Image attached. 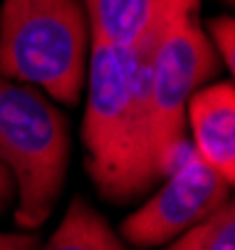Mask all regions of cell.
Masks as SVG:
<instances>
[{
  "label": "cell",
  "instance_id": "cell-1",
  "mask_svg": "<svg viewBox=\"0 0 235 250\" xmlns=\"http://www.w3.org/2000/svg\"><path fill=\"white\" fill-rule=\"evenodd\" d=\"M156 38L137 47H89L82 122L87 171L99 193L117 203L158 184L149 159L146 114L149 52Z\"/></svg>",
  "mask_w": 235,
  "mask_h": 250
},
{
  "label": "cell",
  "instance_id": "cell-2",
  "mask_svg": "<svg viewBox=\"0 0 235 250\" xmlns=\"http://www.w3.org/2000/svg\"><path fill=\"white\" fill-rule=\"evenodd\" d=\"M82 0H0V75L75 106L89 62Z\"/></svg>",
  "mask_w": 235,
  "mask_h": 250
},
{
  "label": "cell",
  "instance_id": "cell-3",
  "mask_svg": "<svg viewBox=\"0 0 235 250\" xmlns=\"http://www.w3.org/2000/svg\"><path fill=\"white\" fill-rule=\"evenodd\" d=\"M0 166L13 176L15 223L40 228L57 206L70 166V126L40 89L0 75Z\"/></svg>",
  "mask_w": 235,
  "mask_h": 250
},
{
  "label": "cell",
  "instance_id": "cell-4",
  "mask_svg": "<svg viewBox=\"0 0 235 250\" xmlns=\"http://www.w3.org/2000/svg\"><path fill=\"white\" fill-rule=\"evenodd\" d=\"M198 10H178L163 25L149 52V159L156 181L169 176L186 154L188 102L220 67Z\"/></svg>",
  "mask_w": 235,
  "mask_h": 250
},
{
  "label": "cell",
  "instance_id": "cell-5",
  "mask_svg": "<svg viewBox=\"0 0 235 250\" xmlns=\"http://www.w3.org/2000/svg\"><path fill=\"white\" fill-rule=\"evenodd\" d=\"M161 181V188L141 208L124 218V243L141 250L169 245L230 201V184H225L208 164L200 161L191 144L174 171Z\"/></svg>",
  "mask_w": 235,
  "mask_h": 250
},
{
  "label": "cell",
  "instance_id": "cell-6",
  "mask_svg": "<svg viewBox=\"0 0 235 250\" xmlns=\"http://www.w3.org/2000/svg\"><path fill=\"white\" fill-rule=\"evenodd\" d=\"M186 129H191V149L208 164L225 184L235 181V87L233 82H215L200 87L186 112Z\"/></svg>",
  "mask_w": 235,
  "mask_h": 250
},
{
  "label": "cell",
  "instance_id": "cell-7",
  "mask_svg": "<svg viewBox=\"0 0 235 250\" xmlns=\"http://www.w3.org/2000/svg\"><path fill=\"white\" fill-rule=\"evenodd\" d=\"M92 42L137 47L161 32L178 10L200 8V0H82Z\"/></svg>",
  "mask_w": 235,
  "mask_h": 250
},
{
  "label": "cell",
  "instance_id": "cell-8",
  "mask_svg": "<svg viewBox=\"0 0 235 250\" xmlns=\"http://www.w3.org/2000/svg\"><path fill=\"white\" fill-rule=\"evenodd\" d=\"M38 250H131L112 226L84 201L75 198L59 228Z\"/></svg>",
  "mask_w": 235,
  "mask_h": 250
},
{
  "label": "cell",
  "instance_id": "cell-9",
  "mask_svg": "<svg viewBox=\"0 0 235 250\" xmlns=\"http://www.w3.org/2000/svg\"><path fill=\"white\" fill-rule=\"evenodd\" d=\"M166 250H235V206L225 201L208 218L181 233Z\"/></svg>",
  "mask_w": 235,
  "mask_h": 250
},
{
  "label": "cell",
  "instance_id": "cell-10",
  "mask_svg": "<svg viewBox=\"0 0 235 250\" xmlns=\"http://www.w3.org/2000/svg\"><path fill=\"white\" fill-rule=\"evenodd\" d=\"M206 35L218 55V60L223 62V67L228 72H233L235 67V22L228 15L220 18H211L206 25Z\"/></svg>",
  "mask_w": 235,
  "mask_h": 250
},
{
  "label": "cell",
  "instance_id": "cell-11",
  "mask_svg": "<svg viewBox=\"0 0 235 250\" xmlns=\"http://www.w3.org/2000/svg\"><path fill=\"white\" fill-rule=\"evenodd\" d=\"M40 240L30 233H0V250H38Z\"/></svg>",
  "mask_w": 235,
  "mask_h": 250
},
{
  "label": "cell",
  "instance_id": "cell-12",
  "mask_svg": "<svg viewBox=\"0 0 235 250\" xmlns=\"http://www.w3.org/2000/svg\"><path fill=\"white\" fill-rule=\"evenodd\" d=\"M15 198V184L5 166H0V213H3Z\"/></svg>",
  "mask_w": 235,
  "mask_h": 250
},
{
  "label": "cell",
  "instance_id": "cell-13",
  "mask_svg": "<svg viewBox=\"0 0 235 250\" xmlns=\"http://www.w3.org/2000/svg\"><path fill=\"white\" fill-rule=\"evenodd\" d=\"M225 3H228V5H233V0H225Z\"/></svg>",
  "mask_w": 235,
  "mask_h": 250
}]
</instances>
